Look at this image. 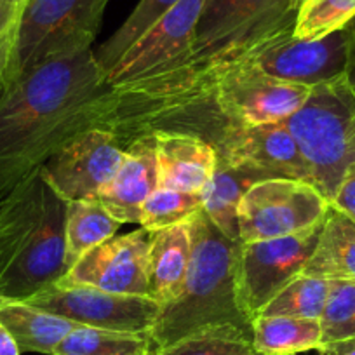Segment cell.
<instances>
[{
    "mask_svg": "<svg viewBox=\"0 0 355 355\" xmlns=\"http://www.w3.org/2000/svg\"><path fill=\"white\" fill-rule=\"evenodd\" d=\"M107 85L93 47L49 58L0 84V196L96 128Z\"/></svg>",
    "mask_w": 355,
    "mask_h": 355,
    "instance_id": "obj_1",
    "label": "cell"
},
{
    "mask_svg": "<svg viewBox=\"0 0 355 355\" xmlns=\"http://www.w3.org/2000/svg\"><path fill=\"white\" fill-rule=\"evenodd\" d=\"M64 213L40 167L0 196V300L26 302L67 274Z\"/></svg>",
    "mask_w": 355,
    "mask_h": 355,
    "instance_id": "obj_2",
    "label": "cell"
},
{
    "mask_svg": "<svg viewBox=\"0 0 355 355\" xmlns=\"http://www.w3.org/2000/svg\"><path fill=\"white\" fill-rule=\"evenodd\" d=\"M193 251L180 295L160 306L150 329L152 352L200 331L235 326L251 331L252 322L237 295L241 241L225 237L204 209L192 220Z\"/></svg>",
    "mask_w": 355,
    "mask_h": 355,
    "instance_id": "obj_3",
    "label": "cell"
},
{
    "mask_svg": "<svg viewBox=\"0 0 355 355\" xmlns=\"http://www.w3.org/2000/svg\"><path fill=\"white\" fill-rule=\"evenodd\" d=\"M282 122L305 160L310 185L331 204L355 169V87L347 75L313 85L302 107Z\"/></svg>",
    "mask_w": 355,
    "mask_h": 355,
    "instance_id": "obj_4",
    "label": "cell"
},
{
    "mask_svg": "<svg viewBox=\"0 0 355 355\" xmlns=\"http://www.w3.org/2000/svg\"><path fill=\"white\" fill-rule=\"evenodd\" d=\"M176 64L209 93L227 141L242 128L284 121L302 107L312 91L309 85L270 77L244 58L206 67H197L187 60Z\"/></svg>",
    "mask_w": 355,
    "mask_h": 355,
    "instance_id": "obj_5",
    "label": "cell"
},
{
    "mask_svg": "<svg viewBox=\"0 0 355 355\" xmlns=\"http://www.w3.org/2000/svg\"><path fill=\"white\" fill-rule=\"evenodd\" d=\"M110 0H25L2 82L63 54L93 47Z\"/></svg>",
    "mask_w": 355,
    "mask_h": 355,
    "instance_id": "obj_6",
    "label": "cell"
},
{
    "mask_svg": "<svg viewBox=\"0 0 355 355\" xmlns=\"http://www.w3.org/2000/svg\"><path fill=\"white\" fill-rule=\"evenodd\" d=\"M296 15L295 0H204L192 53L185 60L197 67L239 60L295 28Z\"/></svg>",
    "mask_w": 355,
    "mask_h": 355,
    "instance_id": "obj_7",
    "label": "cell"
},
{
    "mask_svg": "<svg viewBox=\"0 0 355 355\" xmlns=\"http://www.w3.org/2000/svg\"><path fill=\"white\" fill-rule=\"evenodd\" d=\"M329 200L310 183L270 178L249 187L239 204L241 242L268 241L309 230L326 220Z\"/></svg>",
    "mask_w": 355,
    "mask_h": 355,
    "instance_id": "obj_8",
    "label": "cell"
},
{
    "mask_svg": "<svg viewBox=\"0 0 355 355\" xmlns=\"http://www.w3.org/2000/svg\"><path fill=\"white\" fill-rule=\"evenodd\" d=\"M324 221L288 237L241 244L237 295L251 322L289 282L303 274L317 248Z\"/></svg>",
    "mask_w": 355,
    "mask_h": 355,
    "instance_id": "obj_9",
    "label": "cell"
},
{
    "mask_svg": "<svg viewBox=\"0 0 355 355\" xmlns=\"http://www.w3.org/2000/svg\"><path fill=\"white\" fill-rule=\"evenodd\" d=\"M293 32L295 28L277 33L242 58L270 77L309 87L347 75L352 44L348 26L320 39H296Z\"/></svg>",
    "mask_w": 355,
    "mask_h": 355,
    "instance_id": "obj_10",
    "label": "cell"
},
{
    "mask_svg": "<svg viewBox=\"0 0 355 355\" xmlns=\"http://www.w3.org/2000/svg\"><path fill=\"white\" fill-rule=\"evenodd\" d=\"M26 303L78 326L125 333H150L160 305L150 296L117 295L85 286L53 284Z\"/></svg>",
    "mask_w": 355,
    "mask_h": 355,
    "instance_id": "obj_11",
    "label": "cell"
},
{
    "mask_svg": "<svg viewBox=\"0 0 355 355\" xmlns=\"http://www.w3.org/2000/svg\"><path fill=\"white\" fill-rule=\"evenodd\" d=\"M125 146L114 132L87 129L46 160L40 173L64 200H94L117 173Z\"/></svg>",
    "mask_w": 355,
    "mask_h": 355,
    "instance_id": "obj_12",
    "label": "cell"
},
{
    "mask_svg": "<svg viewBox=\"0 0 355 355\" xmlns=\"http://www.w3.org/2000/svg\"><path fill=\"white\" fill-rule=\"evenodd\" d=\"M150 235L152 232L139 228L108 239L80 256L56 284L148 296Z\"/></svg>",
    "mask_w": 355,
    "mask_h": 355,
    "instance_id": "obj_13",
    "label": "cell"
},
{
    "mask_svg": "<svg viewBox=\"0 0 355 355\" xmlns=\"http://www.w3.org/2000/svg\"><path fill=\"white\" fill-rule=\"evenodd\" d=\"M204 0H180L159 19L107 73V84L117 85L146 77L192 53L197 21Z\"/></svg>",
    "mask_w": 355,
    "mask_h": 355,
    "instance_id": "obj_14",
    "label": "cell"
},
{
    "mask_svg": "<svg viewBox=\"0 0 355 355\" xmlns=\"http://www.w3.org/2000/svg\"><path fill=\"white\" fill-rule=\"evenodd\" d=\"M218 160L234 169L252 171L265 180L289 178L310 183L305 160L282 121L242 128L232 136Z\"/></svg>",
    "mask_w": 355,
    "mask_h": 355,
    "instance_id": "obj_15",
    "label": "cell"
},
{
    "mask_svg": "<svg viewBox=\"0 0 355 355\" xmlns=\"http://www.w3.org/2000/svg\"><path fill=\"white\" fill-rule=\"evenodd\" d=\"M159 189L155 139L143 135L125 146L124 159L108 185L101 190L100 202L121 225L139 223L143 204Z\"/></svg>",
    "mask_w": 355,
    "mask_h": 355,
    "instance_id": "obj_16",
    "label": "cell"
},
{
    "mask_svg": "<svg viewBox=\"0 0 355 355\" xmlns=\"http://www.w3.org/2000/svg\"><path fill=\"white\" fill-rule=\"evenodd\" d=\"M150 135L155 139L160 189L204 193L218 166L216 148L192 132L155 131Z\"/></svg>",
    "mask_w": 355,
    "mask_h": 355,
    "instance_id": "obj_17",
    "label": "cell"
},
{
    "mask_svg": "<svg viewBox=\"0 0 355 355\" xmlns=\"http://www.w3.org/2000/svg\"><path fill=\"white\" fill-rule=\"evenodd\" d=\"M193 251L192 221L152 232L148 248V296L160 306L183 288Z\"/></svg>",
    "mask_w": 355,
    "mask_h": 355,
    "instance_id": "obj_18",
    "label": "cell"
},
{
    "mask_svg": "<svg viewBox=\"0 0 355 355\" xmlns=\"http://www.w3.org/2000/svg\"><path fill=\"white\" fill-rule=\"evenodd\" d=\"M0 324L11 333L21 354L46 355H53L63 338L78 326L18 300H0Z\"/></svg>",
    "mask_w": 355,
    "mask_h": 355,
    "instance_id": "obj_19",
    "label": "cell"
},
{
    "mask_svg": "<svg viewBox=\"0 0 355 355\" xmlns=\"http://www.w3.org/2000/svg\"><path fill=\"white\" fill-rule=\"evenodd\" d=\"M303 275L355 282V221L329 206L320 239Z\"/></svg>",
    "mask_w": 355,
    "mask_h": 355,
    "instance_id": "obj_20",
    "label": "cell"
},
{
    "mask_svg": "<svg viewBox=\"0 0 355 355\" xmlns=\"http://www.w3.org/2000/svg\"><path fill=\"white\" fill-rule=\"evenodd\" d=\"M252 347L259 355H296L322 350L319 319L259 315L252 320Z\"/></svg>",
    "mask_w": 355,
    "mask_h": 355,
    "instance_id": "obj_21",
    "label": "cell"
},
{
    "mask_svg": "<svg viewBox=\"0 0 355 355\" xmlns=\"http://www.w3.org/2000/svg\"><path fill=\"white\" fill-rule=\"evenodd\" d=\"M265 180L245 169H234L218 160L213 180L204 190V213L214 227L232 241H241L239 234V204L245 190L256 182Z\"/></svg>",
    "mask_w": 355,
    "mask_h": 355,
    "instance_id": "obj_22",
    "label": "cell"
},
{
    "mask_svg": "<svg viewBox=\"0 0 355 355\" xmlns=\"http://www.w3.org/2000/svg\"><path fill=\"white\" fill-rule=\"evenodd\" d=\"M119 223L100 199L67 202L64 213V261L70 266L80 256L108 239L115 237Z\"/></svg>",
    "mask_w": 355,
    "mask_h": 355,
    "instance_id": "obj_23",
    "label": "cell"
},
{
    "mask_svg": "<svg viewBox=\"0 0 355 355\" xmlns=\"http://www.w3.org/2000/svg\"><path fill=\"white\" fill-rule=\"evenodd\" d=\"M152 343L146 333L77 326L63 338L53 355H150Z\"/></svg>",
    "mask_w": 355,
    "mask_h": 355,
    "instance_id": "obj_24",
    "label": "cell"
},
{
    "mask_svg": "<svg viewBox=\"0 0 355 355\" xmlns=\"http://www.w3.org/2000/svg\"><path fill=\"white\" fill-rule=\"evenodd\" d=\"M180 0H139L135 11L119 26L117 32L94 51L98 64L105 73V80H107L108 71L128 53L129 47L138 42Z\"/></svg>",
    "mask_w": 355,
    "mask_h": 355,
    "instance_id": "obj_25",
    "label": "cell"
},
{
    "mask_svg": "<svg viewBox=\"0 0 355 355\" xmlns=\"http://www.w3.org/2000/svg\"><path fill=\"white\" fill-rule=\"evenodd\" d=\"M150 355H258L251 331L235 326L200 331L153 350Z\"/></svg>",
    "mask_w": 355,
    "mask_h": 355,
    "instance_id": "obj_26",
    "label": "cell"
},
{
    "mask_svg": "<svg viewBox=\"0 0 355 355\" xmlns=\"http://www.w3.org/2000/svg\"><path fill=\"white\" fill-rule=\"evenodd\" d=\"M331 291V281L300 275L289 282L259 315H284L296 319H320Z\"/></svg>",
    "mask_w": 355,
    "mask_h": 355,
    "instance_id": "obj_27",
    "label": "cell"
},
{
    "mask_svg": "<svg viewBox=\"0 0 355 355\" xmlns=\"http://www.w3.org/2000/svg\"><path fill=\"white\" fill-rule=\"evenodd\" d=\"M204 209L202 193L157 189L143 204L139 225L148 232L162 230L174 225L192 221Z\"/></svg>",
    "mask_w": 355,
    "mask_h": 355,
    "instance_id": "obj_28",
    "label": "cell"
},
{
    "mask_svg": "<svg viewBox=\"0 0 355 355\" xmlns=\"http://www.w3.org/2000/svg\"><path fill=\"white\" fill-rule=\"evenodd\" d=\"M355 18V0H306L298 9L293 35L320 39L347 26Z\"/></svg>",
    "mask_w": 355,
    "mask_h": 355,
    "instance_id": "obj_29",
    "label": "cell"
},
{
    "mask_svg": "<svg viewBox=\"0 0 355 355\" xmlns=\"http://www.w3.org/2000/svg\"><path fill=\"white\" fill-rule=\"evenodd\" d=\"M319 322L322 350L331 343L355 338V282L331 281V291Z\"/></svg>",
    "mask_w": 355,
    "mask_h": 355,
    "instance_id": "obj_30",
    "label": "cell"
},
{
    "mask_svg": "<svg viewBox=\"0 0 355 355\" xmlns=\"http://www.w3.org/2000/svg\"><path fill=\"white\" fill-rule=\"evenodd\" d=\"M331 206L355 221V169L350 171L338 187Z\"/></svg>",
    "mask_w": 355,
    "mask_h": 355,
    "instance_id": "obj_31",
    "label": "cell"
},
{
    "mask_svg": "<svg viewBox=\"0 0 355 355\" xmlns=\"http://www.w3.org/2000/svg\"><path fill=\"white\" fill-rule=\"evenodd\" d=\"M19 15V12H18ZM18 19V18H16ZM16 19L11 23L8 30L0 35V84L4 78L6 68H8L9 60H11L12 46H15V35H16Z\"/></svg>",
    "mask_w": 355,
    "mask_h": 355,
    "instance_id": "obj_32",
    "label": "cell"
},
{
    "mask_svg": "<svg viewBox=\"0 0 355 355\" xmlns=\"http://www.w3.org/2000/svg\"><path fill=\"white\" fill-rule=\"evenodd\" d=\"M21 2L19 0H0V35L18 18Z\"/></svg>",
    "mask_w": 355,
    "mask_h": 355,
    "instance_id": "obj_33",
    "label": "cell"
},
{
    "mask_svg": "<svg viewBox=\"0 0 355 355\" xmlns=\"http://www.w3.org/2000/svg\"><path fill=\"white\" fill-rule=\"evenodd\" d=\"M0 355H21L16 340L2 324H0Z\"/></svg>",
    "mask_w": 355,
    "mask_h": 355,
    "instance_id": "obj_34",
    "label": "cell"
},
{
    "mask_svg": "<svg viewBox=\"0 0 355 355\" xmlns=\"http://www.w3.org/2000/svg\"><path fill=\"white\" fill-rule=\"evenodd\" d=\"M320 354H324V355H355V338L327 345V347H324V350L320 352Z\"/></svg>",
    "mask_w": 355,
    "mask_h": 355,
    "instance_id": "obj_35",
    "label": "cell"
},
{
    "mask_svg": "<svg viewBox=\"0 0 355 355\" xmlns=\"http://www.w3.org/2000/svg\"><path fill=\"white\" fill-rule=\"evenodd\" d=\"M348 28H350L352 35V44H350V61H348V70H347V78L352 85L355 87V18L348 23Z\"/></svg>",
    "mask_w": 355,
    "mask_h": 355,
    "instance_id": "obj_36",
    "label": "cell"
},
{
    "mask_svg": "<svg viewBox=\"0 0 355 355\" xmlns=\"http://www.w3.org/2000/svg\"><path fill=\"white\" fill-rule=\"evenodd\" d=\"M305 2H306V0H295V4H296V9H300V8H302V6H303V4H305Z\"/></svg>",
    "mask_w": 355,
    "mask_h": 355,
    "instance_id": "obj_37",
    "label": "cell"
},
{
    "mask_svg": "<svg viewBox=\"0 0 355 355\" xmlns=\"http://www.w3.org/2000/svg\"><path fill=\"white\" fill-rule=\"evenodd\" d=\"M19 2H25V0H19Z\"/></svg>",
    "mask_w": 355,
    "mask_h": 355,
    "instance_id": "obj_38",
    "label": "cell"
},
{
    "mask_svg": "<svg viewBox=\"0 0 355 355\" xmlns=\"http://www.w3.org/2000/svg\"><path fill=\"white\" fill-rule=\"evenodd\" d=\"M258 355H259V354H258Z\"/></svg>",
    "mask_w": 355,
    "mask_h": 355,
    "instance_id": "obj_39",
    "label": "cell"
}]
</instances>
